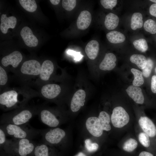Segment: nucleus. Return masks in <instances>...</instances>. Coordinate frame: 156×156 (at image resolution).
<instances>
[{"label":"nucleus","mask_w":156,"mask_h":156,"mask_svg":"<svg viewBox=\"0 0 156 156\" xmlns=\"http://www.w3.org/2000/svg\"><path fill=\"white\" fill-rule=\"evenodd\" d=\"M150 1L156 3V0H150Z\"/></svg>","instance_id":"49530a36"},{"label":"nucleus","mask_w":156,"mask_h":156,"mask_svg":"<svg viewBox=\"0 0 156 156\" xmlns=\"http://www.w3.org/2000/svg\"><path fill=\"white\" fill-rule=\"evenodd\" d=\"M100 2L101 5L105 9L112 10L117 3L116 0H101Z\"/></svg>","instance_id":"e433bc0d"},{"label":"nucleus","mask_w":156,"mask_h":156,"mask_svg":"<svg viewBox=\"0 0 156 156\" xmlns=\"http://www.w3.org/2000/svg\"><path fill=\"white\" fill-rule=\"evenodd\" d=\"M76 1L75 0H63L62 5L65 10L70 11L73 10L76 6Z\"/></svg>","instance_id":"c9c22d12"},{"label":"nucleus","mask_w":156,"mask_h":156,"mask_svg":"<svg viewBox=\"0 0 156 156\" xmlns=\"http://www.w3.org/2000/svg\"><path fill=\"white\" fill-rule=\"evenodd\" d=\"M10 78L8 72L1 65L0 66V92L8 87Z\"/></svg>","instance_id":"393cba45"},{"label":"nucleus","mask_w":156,"mask_h":156,"mask_svg":"<svg viewBox=\"0 0 156 156\" xmlns=\"http://www.w3.org/2000/svg\"><path fill=\"white\" fill-rule=\"evenodd\" d=\"M85 147L89 152L92 153L96 151L99 148V145L96 143H93L89 139H86L85 141Z\"/></svg>","instance_id":"f704fd0d"},{"label":"nucleus","mask_w":156,"mask_h":156,"mask_svg":"<svg viewBox=\"0 0 156 156\" xmlns=\"http://www.w3.org/2000/svg\"><path fill=\"white\" fill-rule=\"evenodd\" d=\"M54 70V66L53 62L49 60H45L41 64L39 76L32 84L38 87L48 83Z\"/></svg>","instance_id":"9d476101"},{"label":"nucleus","mask_w":156,"mask_h":156,"mask_svg":"<svg viewBox=\"0 0 156 156\" xmlns=\"http://www.w3.org/2000/svg\"><path fill=\"white\" fill-rule=\"evenodd\" d=\"M23 59L22 54L19 51H15L2 58V66L8 72H11L14 74L20 66Z\"/></svg>","instance_id":"6e6552de"},{"label":"nucleus","mask_w":156,"mask_h":156,"mask_svg":"<svg viewBox=\"0 0 156 156\" xmlns=\"http://www.w3.org/2000/svg\"><path fill=\"white\" fill-rule=\"evenodd\" d=\"M150 14L156 17V3L151 5L149 8Z\"/></svg>","instance_id":"a19ab883"},{"label":"nucleus","mask_w":156,"mask_h":156,"mask_svg":"<svg viewBox=\"0 0 156 156\" xmlns=\"http://www.w3.org/2000/svg\"><path fill=\"white\" fill-rule=\"evenodd\" d=\"M38 107L39 105H27L4 113L0 118V124H11L17 125L28 124L33 117L37 115Z\"/></svg>","instance_id":"f03ea898"},{"label":"nucleus","mask_w":156,"mask_h":156,"mask_svg":"<svg viewBox=\"0 0 156 156\" xmlns=\"http://www.w3.org/2000/svg\"><path fill=\"white\" fill-rule=\"evenodd\" d=\"M20 34L25 44L28 47H35L38 45V39L28 27H23L21 31Z\"/></svg>","instance_id":"2eb2a0df"},{"label":"nucleus","mask_w":156,"mask_h":156,"mask_svg":"<svg viewBox=\"0 0 156 156\" xmlns=\"http://www.w3.org/2000/svg\"><path fill=\"white\" fill-rule=\"evenodd\" d=\"M155 73H156V67L155 68Z\"/></svg>","instance_id":"de8ad7c7"},{"label":"nucleus","mask_w":156,"mask_h":156,"mask_svg":"<svg viewBox=\"0 0 156 156\" xmlns=\"http://www.w3.org/2000/svg\"><path fill=\"white\" fill-rule=\"evenodd\" d=\"M50 2L53 5H57L60 2V0H50Z\"/></svg>","instance_id":"c03bdc74"},{"label":"nucleus","mask_w":156,"mask_h":156,"mask_svg":"<svg viewBox=\"0 0 156 156\" xmlns=\"http://www.w3.org/2000/svg\"><path fill=\"white\" fill-rule=\"evenodd\" d=\"M43 142L52 146L60 144L66 136L64 130L58 127L41 130Z\"/></svg>","instance_id":"423d86ee"},{"label":"nucleus","mask_w":156,"mask_h":156,"mask_svg":"<svg viewBox=\"0 0 156 156\" xmlns=\"http://www.w3.org/2000/svg\"><path fill=\"white\" fill-rule=\"evenodd\" d=\"M37 87L39 96L47 101L56 98L62 91L61 87L59 85L49 82Z\"/></svg>","instance_id":"1a4fd4ad"},{"label":"nucleus","mask_w":156,"mask_h":156,"mask_svg":"<svg viewBox=\"0 0 156 156\" xmlns=\"http://www.w3.org/2000/svg\"><path fill=\"white\" fill-rule=\"evenodd\" d=\"M36 96H39L38 91L28 85L21 84L16 87L8 86L0 92V108L4 111L19 108L27 105L31 99Z\"/></svg>","instance_id":"f257e3e1"},{"label":"nucleus","mask_w":156,"mask_h":156,"mask_svg":"<svg viewBox=\"0 0 156 156\" xmlns=\"http://www.w3.org/2000/svg\"><path fill=\"white\" fill-rule=\"evenodd\" d=\"M37 144L28 139H8L2 149L12 156H33Z\"/></svg>","instance_id":"7ed1b4c3"},{"label":"nucleus","mask_w":156,"mask_h":156,"mask_svg":"<svg viewBox=\"0 0 156 156\" xmlns=\"http://www.w3.org/2000/svg\"><path fill=\"white\" fill-rule=\"evenodd\" d=\"M7 136L14 139H28L32 140L40 134L41 130L36 129L27 124L17 125L11 124L1 125Z\"/></svg>","instance_id":"39448f33"},{"label":"nucleus","mask_w":156,"mask_h":156,"mask_svg":"<svg viewBox=\"0 0 156 156\" xmlns=\"http://www.w3.org/2000/svg\"><path fill=\"white\" fill-rule=\"evenodd\" d=\"M149 136L144 132L139 133L138 135V140L143 146L146 147H148L150 144Z\"/></svg>","instance_id":"473e14b6"},{"label":"nucleus","mask_w":156,"mask_h":156,"mask_svg":"<svg viewBox=\"0 0 156 156\" xmlns=\"http://www.w3.org/2000/svg\"><path fill=\"white\" fill-rule=\"evenodd\" d=\"M133 44L135 49L142 52L146 51L148 48L147 42L144 39L136 40L133 42Z\"/></svg>","instance_id":"7c9ffc66"},{"label":"nucleus","mask_w":156,"mask_h":156,"mask_svg":"<svg viewBox=\"0 0 156 156\" xmlns=\"http://www.w3.org/2000/svg\"><path fill=\"white\" fill-rule=\"evenodd\" d=\"M131 71L134 76V79L133 81V85L138 87L142 85L144 83V79L142 72L134 68L131 69Z\"/></svg>","instance_id":"cd10ccee"},{"label":"nucleus","mask_w":156,"mask_h":156,"mask_svg":"<svg viewBox=\"0 0 156 156\" xmlns=\"http://www.w3.org/2000/svg\"><path fill=\"white\" fill-rule=\"evenodd\" d=\"M151 90L155 93H156V76L152 77L151 80Z\"/></svg>","instance_id":"ea45409f"},{"label":"nucleus","mask_w":156,"mask_h":156,"mask_svg":"<svg viewBox=\"0 0 156 156\" xmlns=\"http://www.w3.org/2000/svg\"><path fill=\"white\" fill-rule=\"evenodd\" d=\"M7 136L3 129L0 127V149H3L8 139Z\"/></svg>","instance_id":"4c0bfd02"},{"label":"nucleus","mask_w":156,"mask_h":156,"mask_svg":"<svg viewBox=\"0 0 156 156\" xmlns=\"http://www.w3.org/2000/svg\"><path fill=\"white\" fill-rule=\"evenodd\" d=\"M145 30L152 34L156 33V22L151 19L146 20L144 24Z\"/></svg>","instance_id":"2f4dec72"},{"label":"nucleus","mask_w":156,"mask_h":156,"mask_svg":"<svg viewBox=\"0 0 156 156\" xmlns=\"http://www.w3.org/2000/svg\"><path fill=\"white\" fill-rule=\"evenodd\" d=\"M138 145V143L136 140L133 138H130L124 143L122 148L125 151L131 152L137 148Z\"/></svg>","instance_id":"c756f323"},{"label":"nucleus","mask_w":156,"mask_h":156,"mask_svg":"<svg viewBox=\"0 0 156 156\" xmlns=\"http://www.w3.org/2000/svg\"><path fill=\"white\" fill-rule=\"evenodd\" d=\"M92 21V16L88 11H82L79 16L77 21L78 29L84 30L87 29L90 25Z\"/></svg>","instance_id":"a211bd4d"},{"label":"nucleus","mask_w":156,"mask_h":156,"mask_svg":"<svg viewBox=\"0 0 156 156\" xmlns=\"http://www.w3.org/2000/svg\"><path fill=\"white\" fill-rule=\"evenodd\" d=\"M106 37L109 42L113 44L122 43L125 40V37L123 34L116 31L108 33L106 34Z\"/></svg>","instance_id":"5701e85b"},{"label":"nucleus","mask_w":156,"mask_h":156,"mask_svg":"<svg viewBox=\"0 0 156 156\" xmlns=\"http://www.w3.org/2000/svg\"><path fill=\"white\" fill-rule=\"evenodd\" d=\"M19 3L25 10L30 12H33L37 8V5L34 0H19Z\"/></svg>","instance_id":"c85d7f7f"},{"label":"nucleus","mask_w":156,"mask_h":156,"mask_svg":"<svg viewBox=\"0 0 156 156\" xmlns=\"http://www.w3.org/2000/svg\"><path fill=\"white\" fill-rule=\"evenodd\" d=\"M153 65V62L150 58L147 60V63L145 68L142 69L143 75L146 77H148L151 74Z\"/></svg>","instance_id":"72a5a7b5"},{"label":"nucleus","mask_w":156,"mask_h":156,"mask_svg":"<svg viewBox=\"0 0 156 156\" xmlns=\"http://www.w3.org/2000/svg\"><path fill=\"white\" fill-rule=\"evenodd\" d=\"M126 91L129 96L136 103L142 104L144 101V98L142 89L139 87L133 85L130 86Z\"/></svg>","instance_id":"f3484780"},{"label":"nucleus","mask_w":156,"mask_h":156,"mask_svg":"<svg viewBox=\"0 0 156 156\" xmlns=\"http://www.w3.org/2000/svg\"><path fill=\"white\" fill-rule=\"evenodd\" d=\"M0 156H12L6 153L4 150L0 149Z\"/></svg>","instance_id":"37998d69"},{"label":"nucleus","mask_w":156,"mask_h":156,"mask_svg":"<svg viewBox=\"0 0 156 156\" xmlns=\"http://www.w3.org/2000/svg\"><path fill=\"white\" fill-rule=\"evenodd\" d=\"M86 94L84 90L80 89L74 94L71 100L70 107L71 111L76 112L83 106L85 102Z\"/></svg>","instance_id":"4468645a"},{"label":"nucleus","mask_w":156,"mask_h":156,"mask_svg":"<svg viewBox=\"0 0 156 156\" xmlns=\"http://www.w3.org/2000/svg\"><path fill=\"white\" fill-rule=\"evenodd\" d=\"M116 56L113 53H106L104 58L99 65V68L104 70H112L116 66Z\"/></svg>","instance_id":"aec40b11"},{"label":"nucleus","mask_w":156,"mask_h":156,"mask_svg":"<svg viewBox=\"0 0 156 156\" xmlns=\"http://www.w3.org/2000/svg\"><path fill=\"white\" fill-rule=\"evenodd\" d=\"M119 19L118 16L112 13H110L106 16L104 22L106 28L109 30L113 29L118 25Z\"/></svg>","instance_id":"4be33fe9"},{"label":"nucleus","mask_w":156,"mask_h":156,"mask_svg":"<svg viewBox=\"0 0 156 156\" xmlns=\"http://www.w3.org/2000/svg\"><path fill=\"white\" fill-rule=\"evenodd\" d=\"M98 118L100 120L103 130L109 131L111 129L110 124L111 120L109 115L105 111H102L99 114Z\"/></svg>","instance_id":"b1692460"},{"label":"nucleus","mask_w":156,"mask_h":156,"mask_svg":"<svg viewBox=\"0 0 156 156\" xmlns=\"http://www.w3.org/2000/svg\"><path fill=\"white\" fill-rule=\"evenodd\" d=\"M74 156H87L82 152H79Z\"/></svg>","instance_id":"a18cd8bd"},{"label":"nucleus","mask_w":156,"mask_h":156,"mask_svg":"<svg viewBox=\"0 0 156 156\" xmlns=\"http://www.w3.org/2000/svg\"><path fill=\"white\" fill-rule=\"evenodd\" d=\"M86 128L90 134L95 137L102 135L103 130L98 118L96 117H90L86 120Z\"/></svg>","instance_id":"f8f14e48"},{"label":"nucleus","mask_w":156,"mask_h":156,"mask_svg":"<svg viewBox=\"0 0 156 156\" xmlns=\"http://www.w3.org/2000/svg\"><path fill=\"white\" fill-rule=\"evenodd\" d=\"M67 53L69 54L73 55L75 54V59L77 60H79L82 58V56L80 54V52H77L74 51L69 50L67 51Z\"/></svg>","instance_id":"58836bf2"},{"label":"nucleus","mask_w":156,"mask_h":156,"mask_svg":"<svg viewBox=\"0 0 156 156\" xmlns=\"http://www.w3.org/2000/svg\"><path fill=\"white\" fill-rule=\"evenodd\" d=\"M99 50V44L97 41L92 40L89 42L86 46L85 51L88 57L93 60L97 57Z\"/></svg>","instance_id":"412c9836"},{"label":"nucleus","mask_w":156,"mask_h":156,"mask_svg":"<svg viewBox=\"0 0 156 156\" xmlns=\"http://www.w3.org/2000/svg\"><path fill=\"white\" fill-rule=\"evenodd\" d=\"M129 119V115L122 107H117L113 109L111 119L114 127L118 128L123 127L128 123Z\"/></svg>","instance_id":"9b49d317"},{"label":"nucleus","mask_w":156,"mask_h":156,"mask_svg":"<svg viewBox=\"0 0 156 156\" xmlns=\"http://www.w3.org/2000/svg\"><path fill=\"white\" fill-rule=\"evenodd\" d=\"M41 65L39 61L35 59L24 62L14 74L15 78L21 84H31V80L39 76Z\"/></svg>","instance_id":"20e7f679"},{"label":"nucleus","mask_w":156,"mask_h":156,"mask_svg":"<svg viewBox=\"0 0 156 156\" xmlns=\"http://www.w3.org/2000/svg\"><path fill=\"white\" fill-rule=\"evenodd\" d=\"M51 146L43 142L37 144L33 156H58Z\"/></svg>","instance_id":"dca6fc26"},{"label":"nucleus","mask_w":156,"mask_h":156,"mask_svg":"<svg viewBox=\"0 0 156 156\" xmlns=\"http://www.w3.org/2000/svg\"><path fill=\"white\" fill-rule=\"evenodd\" d=\"M138 123L144 132L149 137H153L156 135V127L153 122L146 116H141Z\"/></svg>","instance_id":"ddd939ff"},{"label":"nucleus","mask_w":156,"mask_h":156,"mask_svg":"<svg viewBox=\"0 0 156 156\" xmlns=\"http://www.w3.org/2000/svg\"><path fill=\"white\" fill-rule=\"evenodd\" d=\"M139 156H153V155L150 153L143 151L141 152Z\"/></svg>","instance_id":"79ce46f5"},{"label":"nucleus","mask_w":156,"mask_h":156,"mask_svg":"<svg viewBox=\"0 0 156 156\" xmlns=\"http://www.w3.org/2000/svg\"><path fill=\"white\" fill-rule=\"evenodd\" d=\"M37 115L40 121L49 127H56L60 123V120L53 110L45 104L39 105Z\"/></svg>","instance_id":"0eeeda50"},{"label":"nucleus","mask_w":156,"mask_h":156,"mask_svg":"<svg viewBox=\"0 0 156 156\" xmlns=\"http://www.w3.org/2000/svg\"><path fill=\"white\" fill-rule=\"evenodd\" d=\"M142 14L140 12H135L132 15L131 22V27L133 30L141 28L143 22Z\"/></svg>","instance_id":"a878e982"},{"label":"nucleus","mask_w":156,"mask_h":156,"mask_svg":"<svg viewBox=\"0 0 156 156\" xmlns=\"http://www.w3.org/2000/svg\"><path fill=\"white\" fill-rule=\"evenodd\" d=\"M130 60L132 63L135 64L142 70L145 68L147 61L146 57L141 54H134L131 56Z\"/></svg>","instance_id":"bb28decb"},{"label":"nucleus","mask_w":156,"mask_h":156,"mask_svg":"<svg viewBox=\"0 0 156 156\" xmlns=\"http://www.w3.org/2000/svg\"><path fill=\"white\" fill-rule=\"evenodd\" d=\"M0 29L1 32L6 34L9 28L14 29L17 22L16 18L14 16L7 17L6 15L3 14L1 18Z\"/></svg>","instance_id":"6ab92c4d"}]
</instances>
